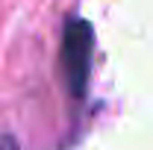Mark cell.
<instances>
[{
	"label": "cell",
	"mask_w": 153,
	"mask_h": 150,
	"mask_svg": "<svg viewBox=\"0 0 153 150\" xmlns=\"http://www.w3.org/2000/svg\"><path fill=\"white\" fill-rule=\"evenodd\" d=\"M0 150H18V141H15L12 135H3V138H0Z\"/></svg>",
	"instance_id": "2"
},
{
	"label": "cell",
	"mask_w": 153,
	"mask_h": 150,
	"mask_svg": "<svg viewBox=\"0 0 153 150\" xmlns=\"http://www.w3.org/2000/svg\"><path fill=\"white\" fill-rule=\"evenodd\" d=\"M91 50H94V30L82 18H71L62 30V44H59V68L65 88L82 97L91 74Z\"/></svg>",
	"instance_id": "1"
}]
</instances>
